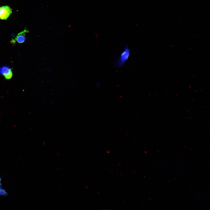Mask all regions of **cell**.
<instances>
[{"label": "cell", "mask_w": 210, "mask_h": 210, "mask_svg": "<svg viewBox=\"0 0 210 210\" xmlns=\"http://www.w3.org/2000/svg\"><path fill=\"white\" fill-rule=\"evenodd\" d=\"M27 32V30L25 29L24 31L18 34L15 40L19 43L24 42L26 40L25 33Z\"/></svg>", "instance_id": "4"}, {"label": "cell", "mask_w": 210, "mask_h": 210, "mask_svg": "<svg viewBox=\"0 0 210 210\" xmlns=\"http://www.w3.org/2000/svg\"><path fill=\"white\" fill-rule=\"evenodd\" d=\"M0 74L4 76L6 79H10L13 76L12 69L7 66L0 67Z\"/></svg>", "instance_id": "3"}, {"label": "cell", "mask_w": 210, "mask_h": 210, "mask_svg": "<svg viewBox=\"0 0 210 210\" xmlns=\"http://www.w3.org/2000/svg\"><path fill=\"white\" fill-rule=\"evenodd\" d=\"M7 195V193L5 190L2 188V187H0V195L6 196Z\"/></svg>", "instance_id": "5"}, {"label": "cell", "mask_w": 210, "mask_h": 210, "mask_svg": "<svg viewBox=\"0 0 210 210\" xmlns=\"http://www.w3.org/2000/svg\"><path fill=\"white\" fill-rule=\"evenodd\" d=\"M12 13L11 8L8 6L0 7V19L6 20Z\"/></svg>", "instance_id": "2"}, {"label": "cell", "mask_w": 210, "mask_h": 210, "mask_svg": "<svg viewBox=\"0 0 210 210\" xmlns=\"http://www.w3.org/2000/svg\"><path fill=\"white\" fill-rule=\"evenodd\" d=\"M130 54V50L127 45H126L115 61V65L116 67L119 68L123 66L128 60Z\"/></svg>", "instance_id": "1"}]
</instances>
